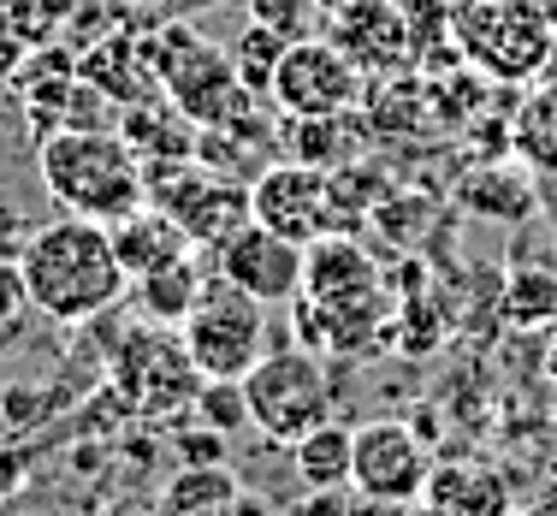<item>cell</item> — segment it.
Listing matches in <instances>:
<instances>
[{
  "instance_id": "obj_29",
  "label": "cell",
  "mask_w": 557,
  "mask_h": 516,
  "mask_svg": "<svg viewBox=\"0 0 557 516\" xmlns=\"http://www.w3.org/2000/svg\"><path fill=\"white\" fill-rule=\"evenodd\" d=\"M96 516H154V505H131V499H125V505H108V511H96Z\"/></svg>"
},
{
  "instance_id": "obj_10",
  "label": "cell",
  "mask_w": 557,
  "mask_h": 516,
  "mask_svg": "<svg viewBox=\"0 0 557 516\" xmlns=\"http://www.w3.org/2000/svg\"><path fill=\"white\" fill-rule=\"evenodd\" d=\"M433 475V452L421 445V433L397 416L362 421L356 428V469L350 487L368 499V505H421Z\"/></svg>"
},
{
  "instance_id": "obj_14",
  "label": "cell",
  "mask_w": 557,
  "mask_h": 516,
  "mask_svg": "<svg viewBox=\"0 0 557 516\" xmlns=\"http://www.w3.org/2000/svg\"><path fill=\"white\" fill-rule=\"evenodd\" d=\"M244 499V481L225 463H178L154 493V516H237Z\"/></svg>"
},
{
  "instance_id": "obj_13",
  "label": "cell",
  "mask_w": 557,
  "mask_h": 516,
  "mask_svg": "<svg viewBox=\"0 0 557 516\" xmlns=\"http://www.w3.org/2000/svg\"><path fill=\"white\" fill-rule=\"evenodd\" d=\"M380 291V268L350 232H326L309 244L302 261V297L321 303V309H368Z\"/></svg>"
},
{
  "instance_id": "obj_33",
  "label": "cell",
  "mask_w": 557,
  "mask_h": 516,
  "mask_svg": "<svg viewBox=\"0 0 557 516\" xmlns=\"http://www.w3.org/2000/svg\"><path fill=\"white\" fill-rule=\"evenodd\" d=\"M498 516H510V511H498Z\"/></svg>"
},
{
  "instance_id": "obj_2",
  "label": "cell",
  "mask_w": 557,
  "mask_h": 516,
  "mask_svg": "<svg viewBox=\"0 0 557 516\" xmlns=\"http://www.w3.org/2000/svg\"><path fill=\"white\" fill-rule=\"evenodd\" d=\"M36 179H42L48 202L77 220H125L143 208V161L119 125H60L36 143Z\"/></svg>"
},
{
  "instance_id": "obj_27",
  "label": "cell",
  "mask_w": 557,
  "mask_h": 516,
  "mask_svg": "<svg viewBox=\"0 0 557 516\" xmlns=\"http://www.w3.org/2000/svg\"><path fill=\"white\" fill-rule=\"evenodd\" d=\"M24 244H30V232H24V220L12 214V208H0V261H18Z\"/></svg>"
},
{
  "instance_id": "obj_9",
  "label": "cell",
  "mask_w": 557,
  "mask_h": 516,
  "mask_svg": "<svg viewBox=\"0 0 557 516\" xmlns=\"http://www.w3.org/2000/svg\"><path fill=\"white\" fill-rule=\"evenodd\" d=\"M273 108H285L290 119H321V113H356L362 101V72L338 54L326 36H297L273 65Z\"/></svg>"
},
{
  "instance_id": "obj_18",
  "label": "cell",
  "mask_w": 557,
  "mask_h": 516,
  "mask_svg": "<svg viewBox=\"0 0 557 516\" xmlns=\"http://www.w3.org/2000/svg\"><path fill=\"white\" fill-rule=\"evenodd\" d=\"M202 249H190V256L166 261V268L143 273V280H131V297H137V315L143 321H161V327H184V315L196 309V297H202L208 273H202Z\"/></svg>"
},
{
  "instance_id": "obj_17",
  "label": "cell",
  "mask_w": 557,
  "mask_h": 516,
  "mask_svg": "<svg viewBox=\"0 0 557 516\" xmlns=\"http://www.w3.org/2000/svg\"><path fill=\"white\" fill-rule=\"evenodd\" d=\"M504 499H510L504 493V475L469 457V463H433L421 505L440 516H498V511H510Z\"/></svg>"
},
{
  "instance_id": "obj_4",
  "label": "cell",
  "mask_w": 557,
  "mask_h": 516,
  "mask_svg": "<svg viewBox=\"0 0 557 516\" xmlns=\"http://www.w3.org/2000/svg\"><path fill=\"white\" fill-rule=\"evenodd\" d=\"M149 54L161 96L196 125H225L232 113H244L256 101V89L244 84L232 48L208 42L202 30H190L184 19H166L161 30H149Z\"/></svg>"
},
{
  "instance_id": "obj_5",
  "label": "cell",
  "mask_w": 557,
  "mask_h": 516,
  "mask_svg": "<svg viewBox=\"0 0 557 516\" xmlns=\"http://www.w3.org/2000/svg\"><path fill=\"white\" fill-rule=\"evenodd\" d=\"M244 398H249V428L290 452L302 433L333 421V374H326V356L309 351V344L268 351L244 374Z\"/></svg>"
},
{
  "instance_id": "obj_31",
  "label": "cell",
  "mask_w": 557,
  "mask_h": 516,
  "mask_svg": "<svg viewBox=\"0 0 557 516\" xmlns=\"http://www.w3.org/2000/svg\"><path fill=\"white\" fill-rule=\"evenodd\" d=\"M540 12H546V24L557 30V0H540Z\"/></svg>"
},
{
  "instance_id": "obj_6",
  "label": "cell",
  "mask_w": 557,
  "mask_h": 516,
  "mask_svg": "<svg viewBox=\"0 0 557 516\" xmlns=\"http://www.w3.org/2000/svg\"><path fill=\"white\" fill-rule=\"evenodd\" d=\"M108 380L131 416H161V421L196 409V392H202V368L184 351V333L161 321H137L119 339Z\"/></svg>"
},
{
  "instance_id": "obj_12",
  "label": "cell",
  "mask_w": 557,
  "mask_h": 516,
  "mask_svg": "<svg viewBox=\"0 0 557 516\" xmlns=\"http://www.w3.org/2000/svg\"><path fill=\"white\" fill-rule=\"evenodd\" d=\"M302 261H309V249L290 244V237H278L273 226H261V220L237 226L214 249V273H220V280L244 285L249 297H261L268 309H273V303H297L302 297Z\"/></svg>"
},
{
  "instance_id": "obj_20",
  "label": "cell",
  "mask_w": 557,
  "mask_h": 516,
  "mask_svg": "<svg viewBox=\"0 0 557 516\" xmlns=\"http://www.w3.org/2000/svg\"><path fill=\"white\" fill-rule=\"evenodd\" d=\"M285 149L290 161H309L321 172H338L356 161L362 137H356V119L350 113H321V119H290L285 125Z\"/></svg>"
},
{
  "instance_id": "obj_3",
  "label": "cell",
  "mask_w": 557,
  "mask_h": 516,
  "mask_svg": "<svg viewBox=\"0 0 557 516\" xmlns=\"http://www.w3.org/2000/svg\"><path fill=\"white\" fill-rule=\"evenodd\" d=\"M450 48L493 84H534L557 54L540 0H450Z\"/></svg>"
},
{
  "instance_id": "obj_24",
  "label": "cell",
  "mask_w": 557,
  "mask_h": 516,
  "mask_svg": "<svg viewBox=\"0 0 557 516\" xmlns=\"http://www.w3.org/2000/svg\"><path fill=\"white\" fill-rule=\"evenodd\" d=\"M285 36L278 30H268V24H256L249 19V30L237 36V48H232V60H237V72H244V84L256 89V96H268L273 89V65H278V54H285Z\"/></svg>"
},
{
  "instance_id": "obj_21",
  "label": "cell",
  "mask_w": 557,
  "mask_h": 516,
  "mask_svg": "<svg viewBox=\"0 0 557 516\" xmlns=\"http://www.w3.org/2000/svg\"><path fill=\"white\" fill-rule=\"evenodd\" d=\"M462 208H474V214L486 220H522L528 208H534V184H528V167H474L469 179H462Z\"/></svg>"
},
{
  "instance_id": "obj_30",
  "label": "cell",
  "mask_w": 557,
  "mask_h": 516,
  "mask_svg": "<svg viewBox=\"0 0 557 516\" xmlns=\"http://www.w3.org/2000/svg\"><path fill=\"white\" fill-rule=\"evenodd\" d=\"M143 7H154V12H178V7H190V0H143Z\"/></svg>"
},
{
  "instance_id": "obj_23",
  "label": "cell",
  "mask_w": 557,
  "mask_h": 516,
  "mask_svg": "<svg viewBox=\"0 0 557 516\" xmlns=\"http://www.w3.org/2000/svg\"><path fill=\"white\" fill-rule=\"evenodd\" d=\"M504 315L522 327H540L557 315V273L540 268V261H516L504 273Z\"/></svg>"
},
{
  "instance_id": "obj_19",
  "label": "cell",
  "mask_w": 557,
  "mask_h": 516,
  "mask_svg": "<svg viewBox=\"0 0 557 516\" xmlns=\"http://www.w3.org/2000/svg\"><path fill=\"white\" fill-rule=\"evenodd\" d=\"M290 469L309 493H344L356 469V428H338V421H321L314 433H302L290 445Z\"/></svg>"
},
{
  "instance_id": "obj_11",
  "label": "cell",
  "mask_w": 557,
  "mask_h": 516,
  "mask_svg": "<svg viewBox=\"0 0 557 516\" xmlns=\"http://www.w3.org/2000/svg\"><path fill=\"white\" fill-rule=\"evenodd\" d=\"M326 42L362 77L416 72V36H409L404 0H350V7L326 12Z\"/></svg>"
},
{
  "instance_id": "obj_16",
  "label": "cell",
  "mask_w": 557,
  "mask_h": 516,
  "mask_svg": "<svg viewBox=\"0 0 557 516\" xmlns=\"http://www.w3.org/2000/svg\"><path fill=\"white\" fill-rule=\"evenodd\" d=\"M196 119H184L166 96H143L131 108H119V137L137 149V161H172V155H196Z\"/></svg>"
},
{
  "instance_id": "obj_8",
  "label": "cell",
  "mask_w": 557,
  "mask_h": 516,
  "mask_svg": "<svg viewBox=\"0 0 557 516\" xmlns=\"http://www.w3.org/2000/svg\"><path fill=\"white\" fill-rule=\"evenodd\" d=\"M249 214L261 226H273L278 237L309 249L314 237L338 232V196H333V172L309 167V161H268L249 179Z\"/></svg>"
},
{
  "instance_id": "obj_22",
  "label": "cell",
  "mask_w": 557,
  "mask_h": 516,
  "mask_svg": "<svg viewBox=\"0 0 557 516\" xmlns=\"http://www.w3.org/2000/svg\"><path fill=\"white\" fill-rule=\"evenodd\" d=\"M510 149L528 172H557V89H540L516 108Z\"/></svg>"
},
{
  "instance_id": "obj_1",
  "label": "cell",
  "mask_w": 557,
  "mask_h": 516,
  "mask_svg": "<svg viewBox=\"0 0 557 516\" xmlns=\"http://www.w3.org/2000/svg\"><path fill=\"white\" fill-rule=\"evenodd\" d=\"M18 273H24V291H30V309H42L60 327L101 321L131 291L125 268L113 256V232L101 220H77V214L36 226L18 256Z\"/></svg>"
},
{
  "instance_id": "obj_26",
  "label": "cell",
  "mask_w": 557,
  "mask_h": 516,
  "mask_svg": "<svg viewBox=\"0 0 557 516\" xmlns=\"http://www.w3.org/2000/svg\"><path fill=\"white\" fill-rule=\"evenodd\" d=\"M36 48H42V42L30 36V24H24L18 0H0V77H18L24 65H30Z\"/></svg>"
},
{
  "instance_id": "obj_32",
  "label": "cell",
  "mask_w": 557,
  "mask_h": 516,
  "mask_svg": "<svg viewBox=\"0 0 557 516\" xmlns=\"http://www.w3.org/2000/svg\"><path fill=\"white\" fill-rule=\"evenodd\" d=\"M416 516H440V511H428V505H421V511H416Z\"/></svg>"
},
{
  "instance_id": "obj_15",
  "label": "cell",
  "mask_w": 557,
  "mask_h": 516,
  "mask_svg": "<svg viewBox=\"0 0 557 516\" xmlns=\"http://www.w3.org/2000/svg\"><path fill=\"white\" fill-rule=\"evenodd\" d=\"M108 232H113V256H119V268H125V280H143V273H154V268H166V261H178L196 249L178 220L161 214L154 202L131 208V214L113 220Z\"/></svg>"
},
{
  "instance_id": "obj_25",
  "label": "cell",
  "mask_w": 557,
  "mask_h": 516,
  "mask_svg": "<svg viewBox=\"0 0 557 516\" xmlns=\"http://www.w3.org/2000/svg\"><path fill=\"white\" fill-rule=\"evenodd\" d=\"M202 428L214 433H237L249 428V398H244V380H202V392H196V409H190Z\"/></svg>"
},
{
  "instance_id": "obj_28",
  "label": "cell",
  "mask_w": 557,
  "mask_h": 516,
  "mask_svg": "<svg viewBox=\"0 0 557 516\" xmlns=\"http://www.w3.org/2000/svg\"><path fill=\"white\" fill-rule=\"evenodd\" d=\"M522 516H557V487H552V493H540V499H534V505H528Z\"/></svg>"
},
{
  "instance_id": "obj_7",
  "label": "cell",
  "mask_w": 557,
  "mask_h": 516,
  "mask_svg": "<svg viewBox=\"0 0 557 516\" xmlns=\"http://www.w3.org/2000/svg\"><path fill=\"white\" fill-rule=\"evenodd\" d=\"M184 351L202 368V380H244L268 356V303L249 297L244 285L208 273L196 309L184 315Z\"/></svg>"
}]
</instances>
